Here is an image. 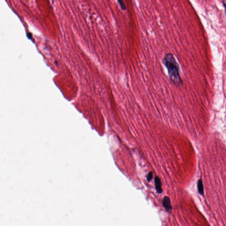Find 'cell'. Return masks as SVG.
<instances>
[{
	"mask_svg": "<svg viewBox=\"0 0 226 226\" xmlns=\"http://www.w3.org/2000/svg\"><path fill=\"white\" fill-rule=\"evenodd\" d=\"M163 63L167 70L169 79L172 84L178 87L183 81L180 76V68L174 56L171 53H167L163 59Z\"/></svg>",
	"mask_w": 226,
	"mask_h": 226,
	"instance_id": "1",
	"label": "cell"
},
{
	"mask_svg": "<svg viewBox=\"0 0 226 226\" xmlns=\"http://www.w3.org/2000/svg\"><path fill=\"white\" fill-rule=\"evenodd\" d=\"M163 207L165 208L166 210H167L169 212L171 211L172 209V206H171V200L169 197H164L163 199Z\"/></svg>",
	"mask_w": 226,
	"mask_h": 226,
	"instance_id": "2",
	"label": "cell"
},
{
	"mask_svg": "<svg viewBox=\"0 0 226 226\" xmlns=\"http://www.w3.org/2000/svg\"><path fill=\"white\" fill-rule=\"evenodd\" d=\"M155 183L156 190L158 194H161L163 192L162 188V183L160 178L158 177H155Z\"/></svg>",
	"mask_w": 226,
	"mask_h": 226,
	"instance_id": "3",
	"label": "cell"
},
{
	"mask_svg": "<svg viewBox=\"0 0 226 226\" xmlns=\"http://www.w3.org/2000/svg\"><path fill=\"white\" fill-rule=\"evenodd\" d=\"M197 187L198 192L201 195L203 194V182L201 179H199L197 183Z\"/></svg>",
	"mask_w": 226,
	"mask_h": 226,
	"instance_id": "4",
	"label": "cell"
},
{
	"mask_svg": "<svg viewBox=\"0 0 226 226\" xmlns=\"http://www.w3.org/2000/svg\"><path fill=\"white\" fill-rule=\"evenodd\" d=\"M118 3L119 4V5L120 7L121 8V9H122L123 10V11H125L126 9V5L124 3V2L123 1V0H118L117 1Z\"/></svg>",
	"mask_w": 226,
	"mask_h": 226,
	"instance_id": "5",
	"label": "cell"
},
{
	"mask_svg": "<svg viewBox=\"0 0 226 226\" xmlns=\"http://www.w3.org/2000/svg\"><path fill=\"white\" fill-rule=\"evenodd\" d=\"M153 178V174L152 172H150L149 173V174L147 176V180L148 181H151Z\"/></svg>",
	"mask_w": 226,
	"mask_h": 226,
	"instance_id": "6",
	"label": "cell"
},
{
	"mask_svg": "<svg viewBox=\"0 0 226 226\" xmlns=\"http://www.w3.org/2000/svg\"><path fill=\"white\" fill-rule=\"evenodd\" d=\"M222 3H223V6L224 7V10H225V14H226V3H225L224 1H223L222 2Z\"/></svg>",
	"mask_w": 226,
	"mask_h": 226,
	"instance_id": "7",
	"label": "cell"
}]
</instances>
